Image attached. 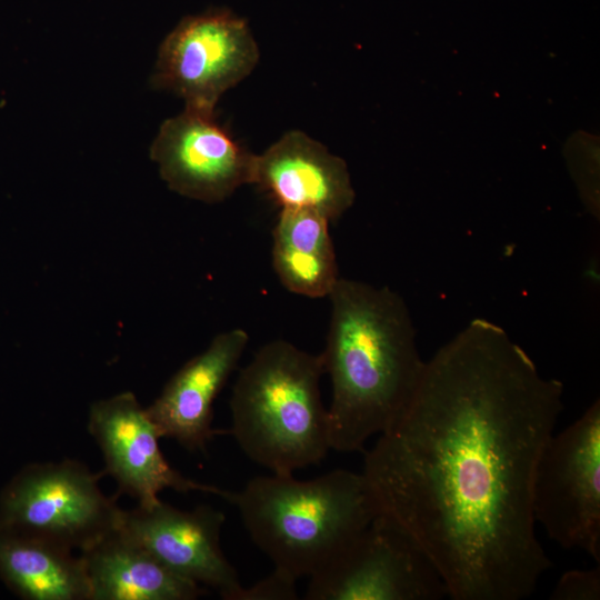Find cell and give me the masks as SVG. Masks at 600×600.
<instances>
[{
    "instance_id": "obj_4",
    "label": "cell",
    "mask_w": 600,
    "mask_h": 600,
    "mask_svg": "<svg viewBox=\"0 0 600 600\" xmlns=\"http://www.w3.org/2000/svg\"><path fill=\"white\" fill-rule=\"evenodd\" d=\"M321 353L278 339L238 373L230 398L231 430L241 451L277 474L319 464L330 447L320 390Z\"/></svg>"
},
{
    "instance_id": "obj_12",
    "label": "cell",
    "mask_w": 600,
    "mask_h": 600,
    "mask_svg": "<svg viewBox=\"0 0 600 600\" xmlns=\"http://www.w3.org/2000/svg\"><path fill=\"white\" fill-rule=\"evenodd\" d=\"M249 343V334L233 328L217 334L199 354L187 361L146 408L162 437L190 452H204L219 433L212 428L213 402Z\"/></svg>"
},
{
    "instance_id": "obj_17",
    "label": "cell",
    "mask_w": 600,
    "mask_h": 600,
    "mask_svg": "<svg viewBox=\"0 0 600 600\" xmlns=\"http://www.w3.org/2000/svg\"><path fill=\"white\" fill-rule=\"evenodd\" d=\"M553 600H598L600 569L571 570L561 576L550 594Z\"/></svg>"
},
{
    "instance_id": "obj_10",
    "label": "cell",
    "mask_w": 600,
    "mask_h": 600,
    "mask_svg": "<svg viewBox=\"0 0 600 600\" xmlns=\"http://www.w3.org/2000/svg\"><path fill=\"white\" fill-rule=\"evenodd\" d=\"M88 430L102 451L104 473L138 506L157 503L166 489L212 493L224 500L229 493L187 478L170 466L159 447V428L130 391L96 401L89 411Z\"/></svg>"
},
{
    "instance_id": "obj_18",
    "label": "cell",
    "mask_w": 600,
    "mask_h": 600,
    "mask_svg": "<svg viewBox=\"0 0 600 600\" xmlns=\"http://www.w3.org/2000/svg\"><path fill=\"white\" fill-rule=\"evenodd\" d=\"M296 579L280 570L257 581L251 587H243L238 600H294L298 599Z\"/></svg>"
},
{
    "instance_id": "obj_8",
    "label": "cell",
    "mask_w": 600,
    "mask_h": 600,
    "mask_svg": "<svg viewBox=\"0 0 600 600\" xmlns=\"http://www.w3.org/2000/svg\"><path fill=\"white\" fill-rule=\"evenodd\" d=\"M259 48L248 23L227 10L184 18L159 48L152 84L213 111L219 98L254 69Z\"/></svg>"
},
{
    "instance_id": "obj_2",
    "label": "cell",
    "mask_w": 600,
    "mask_h": 600,
    "mask_svg": "<svg viewBox=\"0 0 600 600\" xmlns=\"http://www.w3.org/2000/svg\"><path fill=\"white\" fill-rule=\"evenodd\" d=\"M324 373L331 450L363 452L413 397L426 362L404 300L388 287L339 278L331 293Z\"/></svg>"
},
{
    "instance_id": "obj_3",
    "label": "cell",
    "mask_w": 600,
    "mask_h": 600,
    "mask_svg": "<svg viewBox=\"0 0 600 600\" xmlns=\"http://www.w3.org/2000/svg\"><path fill=\"white\" fill-rule=\"evenodd\" d=\"M226 500L274 569L296 580L320 570L378 514L362 472L344 469L310 480L257 476Z\"/></svg>"
},
{
    "instance_id": "obj_1",
    "label": "cell",
    "mask_w": 600,
    "mask_h": 600,
    "mask_svg": "<svg viewBox=\"0 0 600 600\" xmlns=\"http://www.w3.org/2000/svg\"><path fill=\"white\" fill-rule=\"evenodd\" d=\"M562 393L501 327L474 319L426 362L406 409L363 451L378 514L420 544L451 599L522 600L552 566L532 488Z\"/></svg>"
},
{
    "instance_id": "obj_11",
    "label": "cell",
    "mask_w": 600,
    "mask_h": 600,
    "mask_svg": "<svg viewBox=\"0 0 600 600\" xmlns=\"http://www.w3.org/2000/svg\"><path fill=\"white\" fill-rule=\"evenodd\" d=\"M224 520L211 506L182 511L160 500L123 510L119 527L174 573L238 600L243 586L220 544Z\"/></svg>"
},
{
    "instance_id": "obj_5",
    "label": "cell",
    "mask_w": 600,
    "mask_h": 600,
    "mask_svg": "<svg viewBox=\"0 0 600 600\" xmlns=\"http://www.w3.org/2000/svg\"><path fill=\"white\" fill-rule=\"evenodd\" d=\"M102 473L76 460L24 467L0 496V526L80 552L116 530L123 510L99 488Z\"/></svg>"
},
{
    "instance_id": "obj_6",
    "label": "cell",
    "mask_w": 600,
    "mask_h": 600,
    "mask_svg": "<svg viewBox=\"0 0 600 600\" xmlns=\"http://www.w3.org/2000/svg\"><path fill=\"white\" fill-rule=\"evenodd\" d=\"M532 510L550 539L600 562V401L597 399L539 457Z\"/></svg>"
},
{
    "instance_id": "obj_9",
    "label": "cell",
    "mask_w": 600,
    "mask_h": 600,
    "mask_svg": "<svg viewBox=\"0 0 600 600\" xmlns=\"http://www.w3.org/2000/svg\"><path fill=\"white\" fill-rule=\"evenodd\" d=\"M150 157L171 190L202 202H221L253 183L256 154L216 121L213 111L186 107L167 119Z\"/></svg>"
},
{
    "instance_id": "obj_7",
    "label": "cell",
    "mask_w": 600,
    "mask_h": 600,
    "mask_svg": "<svg viewBox=\"0 0 600 600\" xmlns=\"http://www.w3.org/2000/svg\"><path fill=\"white\" fill-rule=\"evenodd\" d=\"M447 586L420 544L377 514L309 577L306 600H439Z\"/></svg>"
},
{
    "instance_id": "obj_15",
    "label": "cell",
    "mask_w": 600,
    "mask_h": 600,
    "mask_svg": "<svg viewBox=\"0 0 600 600\" xmlns=\"http://www.w3.org/2000/svg\"><path fill=\"white\" fill-rule=\"evenodd\" d=\"M0 577L28 600H89L80 554L48 540L0 526Z\"/></svg>"
},
{
    "instance_id": "obj_13",
    "label": "cell",
    "mask_w": 600,
    "mask_h": 600,
    "mask_svg": "<svg viewBox=\"0 0 600 600\" xmlns=\"http://www.w3.org/2000/svg\"><path fill=\"white\" fill-rule=\"evenodd\" d=\"M253 183L281 208L309 209L329 221L354 200L344 160L299 130L288 131L256 156Z\"/></svg>"
},
{
    "instance_id": "obj_16",
    "label": "cell",
    "mask_w": 600,
    "mask_h": 600,
    "mask_svg": "<svg viewBox=\"0 0 600 600\" xmlns=\"http://www.w3.org/2000/svg\"><path fill=\"white\" fill-rule=\"evenodd\" d=\"M329 222L309 209L281 208L272 231V267L290 292L326 298L339 280Z\"/></svg>"
},
{
    "instance_id": "obj_14",
    "label": "cell",
    "mask_w": 600,
    "mask_h": 600,
    "mask_svg": "<svg viewBox=\"0 0 600 600\" xmlns=\"http://www.w3.org/2000/svg\"><path fill=\"white\" fill-rule=\"evenodd\" d=\"M89 600H194L206 593L156 559L120 527L80 552Z\"/></svg>"
}]
</instances>
